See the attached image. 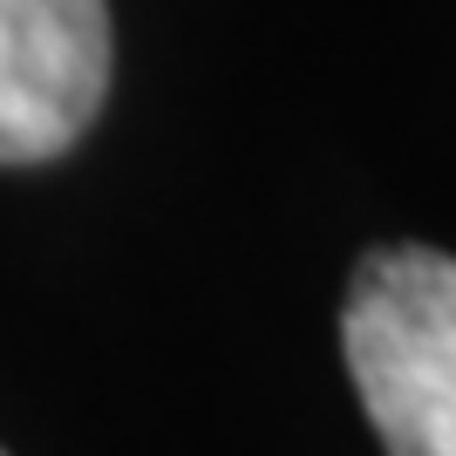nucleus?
I'll list each match as a JSON object with an SVG mask.
<instances>
[{"label":"nucleus","instance_id":"obj_1","mask_svg":"<svg viewBox=\"0 0 456 456\" xmlns=\"http://www.w3.org/2000/svg\"><path fill=\"white\" fill-rule=\"evenodd\" d=\"M341 354L388 456H456V259L416 239L347 273Z\"/></svg>","mask_w":456,"mask_h":456},{"label":"nucleus","instance_id":"obj_2","mask_svg":"<svg viewBox=\"0 0 456 456\" xmlns=\"http://www.w3.org/2000/svg\"><path fill=\"white\" fill-rule=\"evenodd\" d=\"M116 69L110 0H0V164L76 151Z\"/></svg>","mask_w":456,"mask_h":456},{"label":"nucleus","instance_id":"obj_3","mask_svg":"<svg viewBox=\"0 0 456 456\" xmlns=\"http://www.w3.org/2000/svg\"><path fill=\"white\" fill-rule=\"evenodd\" d=\"M0 456H7V450H0Z\"/></svg>","mask_w":456,"mask_h":456}]
</instances>
